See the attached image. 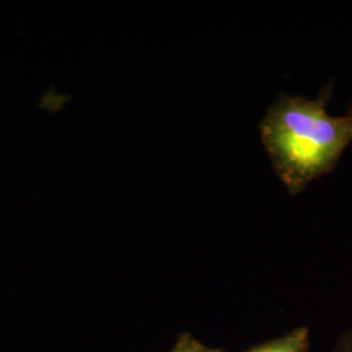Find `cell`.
<instances>
[{
    "instance_id": "cell-1",
    "label": "cell",
    "mask_w": 352,
    "mask_h": 352,
    "mask_svg": "<svg viewBox=\"0 0 352 352\" xmlns=\"http://www.w3.org/2000/svg\"><path fill=\"white\" fill-rule=\"evenodd\" d=\"M331 91L329 84L316 100L280 93L260 122L265 151L291 196L333 173L352 142V106L346 115H330Z\"/></svg>"
},
{
    "instance_id": "cell-2",
    "label": "cell",
    "mask_w": 352,
    "mask_h": 352,
    "mask_svg": "<svg viewBox=\"0 0 352 352\" xmlns=\"http://www.w3.org/2000/svg\"><path fill=\"white\" fill-rule=\"evenodd\" d=\"M309 350V330L299 327L289 330L285 336L260 343L243 352H308Z\"/></svg>"
},
{
    "instance_id": "cell-3",
    "label": "cell",
    "mask_w": 352,
    "mask_h": 352,
    "mask_svg": "<svg viewBox=\"0 0 352 352\" xmlns=\"http://www.w3.org/2000/svg\"><path fill=\"white\" fill-rule=\"evenodd\" d=\"M171 352H226L222 349H214L196 340L190 333H183L177 340Z\"/></svg>"
},
{
    "instance_id": "cell-4",
    "label": "cell",
    "mask_w": 352,
    "mask_h": 352,
    "mask_svg": "<svg viewBox=\"0 0 352 352\" xmlns=\"http://www.w3.org/2000/svg\"><path fill=\"white\" fill-rule=\"evenodd\" d=\"M333 352H352V330L340 337Z\"/></svg>"
}]
</instances>
